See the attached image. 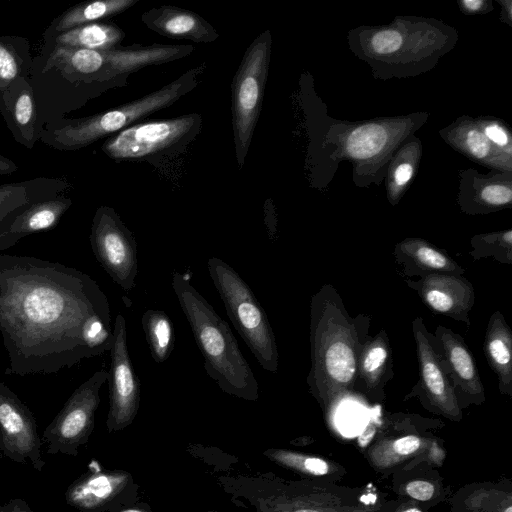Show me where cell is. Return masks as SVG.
I'll list each match as a JSON object with an SVG mask.
<instances>
[{
    "mask_svg": "<svg viewBox=\"0 0 512 512\" xmlns=\"http://www.w3.org/2000/svg\"><path fill=\"white\" fill-rule=\"evenodd\" d=\"M470 255L474 261L491 257L499 263L511 265L512 230L474 236Z\"/></svg>",
    "mask_w": 512,
    "mask_h": 512,
    "instance_id": "f1b7e54d",
    "label": "cell"
},
{
    "mask_svg": "<svg viewBox=\"0 0 512 512\" xmlns=\"http://www.w3.org/2000/svg\"><path fill=\"white\" fill-rule=\"evenodd\" d=\"M210 277L229 319L258 363L277 373L279 354L269 319L249 285L226 262L211 257L207 262Z\"/></svg>",
    "mask_w": 512,
    "mask_h": 512,
    "instance_id": "8992f818",
    "label": "cell"
},
{
    "mask_svg": "<svg viewBox=\"0 0 512 512\" xmlns=\"http://www.w3.org/2000/svg\"><path fill=\"white\" fill-rule=\"evenodd\" d=\"M202 115L139 122L109 136L102 151L114 161L147 162L154 166L179 156L197 138Z\"/></svg>",
    "mask_w": 512,
    "mask_h": 512,
    "instance_id": "52a82bcc",
    "label": "cell"
},
{
    "mask_svg": "<svg viewBox=\"0 0 512 512\" xmlns=\"http://www.w3.org/2000/svg\"><path fill=\"white\" fill-rule=\"evenodd\" d=\"M263 455L276 465L308 478L329 476L339 471L337 465L322 457L285 448H268Z\"/></svg>",
    "mask_w": 512,
    "mask_h": 512,
    "instance_id": "484cf974",
    "label": "cell"
},
{
    "mask_svg": "<svg viewBox=\"0 0 512 512\" xmlns=\"http://www.w3.org/2000/svg\"><path fill=\"white\" fill-rule=\"evenodd\" d=\"M402 44V36L393 30H385L376 33L372 38V47L378 54H389L399 49Z\"/></svg>",
    "mask_w": 512,
    "mask_h": 512,
    "instance_id": "d6a6232c",
    "label": "cell"
},
{
    "mask_svg": "<svg viewBox=\"0 0 512 512\" xmlns=\"http://www.w3.org/2000/svg\"><path fill=\"white\" fill-rule=\"evenodd\" d=\"M0 512H34L27 502L21 498L10 499L3 505H0Z\"/></svg>",
    "mask_w": 512,
    "mask_h": 512,
    "instance_id": "74e56055",
    "label": "cell"
},
{
    "mask_svg": "<svg viewBox=\"0 0 512 512\" xmlns=\"http://www.w3.org/2000/svg\"><path fill=\"white\" fill-rule=\"evenodd\" d=\"M96 260L124 291L135 287L138 273L137 243L133 233L109 206L97 208L89 236Z\"/></svg>",
    "mask_w": 512,
    "mask_h": 512,
    "instance_id": "30bf717a",
    "label": "cell"
},
{
    "mask_svg": "<svg viewBox=\"0 0 512 512\" xmlns=\"http://www.w3.org/2000/svg\"><path fill=\"white\" fill-rule=\"evenodd\" d=\"M71 204L70 198H48L27 204L12 213L0 222V252L28 235L55 227Z\"/></svg>",
    "mask_w": 512,
    "mask_h": 512,
    "instance_id": "e0dca14e",
    "label": "cell"
},
{
    "mask_svg": "<svg viewBox=\"0 0 512 512\" xmlns=\"http://www.w3.org/2000/svg\"><path fill=\"white\" fill-rule=\"evenodd\" d=\"M141 323L153 360L165 362L175 346L174 326L170 317L164 311L148 309Z\"/></svg>",
    "mask_w": 512,
    "mask_h": 512,
    "instance_id": "4316f807",
    "label": "cell"
},
{
    "mask_svg": "<svg viewBox=\"0 0 512 512\" xmlns=\"http://www.w3.org/2000/svg\"><path fill=\"white\" fill-rule=\"evenodd\" d=\"M42 444L33 413L0 380V451L17 463L25 464L29 459L32 467L41 472L45 466Z\"/></svg>",
    "mask_w": 512,
    "mask_h": 512,
    "instance_id": "5bb4252c",
    "label": "cell"
},
{
    "mask_svg": "<svg viewBox=\"0 0 512 512\" xmlns=\"http://www.w3.org/2000/svg\"><path fill=\"white\" fill-rule=\"evenodd\" d=\"M466 142L470 152L477 158L484 157L490 148L487 137L476 130L469 131Z\"/></svg>",
    "mask_w": 512,
    "mask_h": 512,
    "instance_id": "8d00e7d4",
    "label": "cell"
},
{
    "mask_svg": "<svg viewBox=\"0 0 512 512\" xmlns=\"http://www.w3.org/2000/svg\"><path fill=\"white\" fill-rule=\"evenodd\" d=\"M431 442L415 434L390 439L385 438L369 451V460L375 468L384 470L401 464L425 451L430 453L432 462L439 465L444 458V452L435 441L429 447L428 445Z\"/></svg>",
    "mask_w": 512,
    "mask_h": 512,
    "instance_id": "603a6c76",
    "label": "cell"
},
{
    "mask_svg": "<svg viewBox=\"0 0 512 512\" xmlns=\"http://www.w3.org/2000/svg\"><path fill=\"white\" fill-rule=\"evenodd\" d=\"M488 365L498 379L501 394L512 396V332L500 311L489 318L483 345Z\"/></svg>",
    "mask_w": 512,
    "mask_h": 512,
    "instance_id": "44dd1931",
    "label": "cell"
},
{
    "mask_svg": "<svg viewBox=\"0 0 512 512\" xmlns=\"http://www.w3.org/2000/svg\"><path fill=\"white\" fill-rule=\"evenodd\" d=\"M482 199L491 205H504L511 202V189L503 185H491L481 193Z\"/></svg>",
    "mask_w": 512,
    "mask_h": 512,
    "instance_id": "836d02e7",
    "label": "cell"
},
{
    "mask_svg": "<svg viewBox=\"0 0 512 512\" xmlns=\"http://www.w3.org/2000/svg\"><path fill=\"white\" fill-rule=\"evenodd\" d=\"M139 0H98L75 5L65 11L54 24L58 34L75 27L98 22L133 7Z\"/></svg>",
    "mask_w": 512,
    "mask_h": 512,
    "instance_id": "d4e9b609",
    "label": "cell"
},
{
    "mask_svg": "<svg viewBox=\"0 0 512 512\" xmlns=\"http://www.w3.org/2000/svg\"><path fill=\"white\" fill-rule=\"evenodd\" d=\"M405 282L431 311L470 325L469 314L474 305L475 290L464 276L430 274Z\"/></svg>",
    "mask_w": 512,
    "mask_h": 512,
    "instance_id": "9a60e30c",
    "label": "cell"
},
{
    "mask_svg": "<svg viewBox=\"0 0 512 512\" xmlns=\"http://www.w3.org/2000/svg\"><path fill=\"white\" fill-rule=\"evenodd\" d=\"M442 365L458 395L474 404L485 400L484 387L474 357L463 338L451 329L438 325L432 335Z\"/></svg>",
    "mask_w": 512,
    "mask_h": 512,
    "instance_id": "2e32d148",
    "label": "cell"
},
{
    "mask_svg": "<svg viewBox=\"0 0 512 512\" xmlns=\"http://www.w3.org/2000/svg\"><path fill=\"white\" fill-rule=\"evenodd\" d=\"M125 32L114 23L95 22L75 27L56 36V46L89 50L119 47Z\"/></svg>",
    "mask_w": 512,
    "mask_h": 512,
    "instance_id": "cb8c5ba5",
    "label": "cell"
},
{
    "mask_svg": "<svg viewBox=\"0 0 512 512\" xmlns=\"http://www.w3.org/2000/svg\"><path fill=\"white\" fill-rule=\"evenodd\" d=\"M463 4L470 10H477L481 7L482 5V1H478V0H469V1H464Z\"/></svg>",
    "mask_w": 512,
    "mask_h": 512,
    "instance_id": "7bdbcfd3",
    "label": "cell"
},
{
    "mask_svg": "<svg viewBox=\"0 0 512 512\" xmlns=\"http://www.w3.org/2000/svg\"><path fill=\"white\" fill-rule=\"evenodd\" d=\"M26 42L16 37L0 38V95L28 73L30 55Z\"/></svg>",
    "mask_w": 512,
    "mask_h": 512,
    "instance_id": "83f0119b",
    "label": "cell"
},
{
    "mask_svg": "<svg viewBox=\"0 0 512 512\" xmlns=\"http://www.w3.org/2000/svg\"><path fill=\"white\" fill-rule=\"evenodd\" d=\"M36 202L24 183L0 186V222L27 204Z\"/></svg>",
    "mask_w": 512,
    "mask_h": 512,
    "instance_id": "1f68e13d",
    "label": "cell"
},
{
    "mask_svg": "<svg viewBox=\"0 0 512 512\" xmlns=\"http://www.w3.org/2000/svg\"><path fill=\"white\" fill-rule=\"evenodd\" d=\"M110 359L106 427L109 433H115L132 424L139 411L141 395V384L128 351L126 320L121 314L116 316L113 326Z\"/></svg>",
    "mask_w": 512,
    "mask_h": 512,
    "instance_id": "7c38bea8",
    "label": "cell"
},
{
    "mask_svg": "<svg viewBox=\"0 0 512 512\" xmlns=\"http://www.w3.org/2000/svg\"><path fill=\"white\" fill-rule=\"evenodd\" d=\"M0 108L15 138L32 148L35 142L36 107L33 91L25 78L13 82L0 95Z\"/></svg>",
    "mask_w": 512,
    "mask_h": 512,
    "instance_id": "7402d4cb",
    "label": "cell"
},
{
    "mask_svg": "<svg viewBox=\"0 0 512 512\" xmlns=\"http://www.w3.org/2000/svg\"><path fill=\"white\" fill-rule=\"evenodd\" d=\"M396 264L404 276L418 278L430 274H454L463 276L460 266L446 251L419 238H406L393 251Z\"/></svg>",
    "mask_w": 512,
    "mask_h": 512,
    "instance_id": "d6986e66",
    "label": "cell"
},
{
    "mask_svg": "<svg viewBox=\"0 0 512 512\" xmlns=\"http://www.w3.org/2000/svg\"><path fill=\"white\" fill-rule=\"evenodd\" d=\"M393 376V357L389 338L384 329L363 341L357 364V382L371 398L385 397L384 388Z\"/></svg>",
    "mask_w": 512,
    "mask_h": 512,
    "instance_id": "ffe728a7",
    "label": "cell"
},
{
    "mask_svg": "<svg viewBox=\"0 0 512 512\" xmlns=\"http://www.w3.org/2000/svg\"><path fill=\"white\" fill-rule=\"evenodd\" d=\"M402 512H421V510H419L418 508H415V507H411Z\"/></svg>",
    "mask_w": 512,
    "mask_h": 512,
    "instance_id": "ee69618b",
    "label": "cell"
},
{
    "mask_svg": "<svg viewBox=\"0 0 512 512\" xmlns=\"http://www.w3.org/2000/svg\"><path fill=\"white\" fill-rule=\"evenodd\" d=\"M0 335L6 374H56L110 351V304L74 267L0 254Z\"/></svg>",
    "mask_w": 512,
    "mask_h": 512,
    "instance_id": "6da1fadb",
    "label": "cell"
},
{
    "mask_svg": "<svg viewBox=\"0 0 512 512\" xmlns=\"http://www.w3.org/2000/svg\"><path fill=\"white\" fill-rule=\"evenodd\" d=\"M115 512H154L149 504L137 502L133 505L124 507L120 510H117Z\"/></svg>",
    "mask_w": 512,
    "mask_h": 512,
    "instance_id": "b9f144b4",
    "label": "cell"
},
{
    "mask_svg": "<svg viewBox=\"0 0 512 512\" xmlns=\"http://www.w3.org/2000/svg\"><path fill=\"white\" fill-rule=\"evenodd\" d=\"M413 168L410 164L403 163L395 171L394 178L398 185L408 182L412 176Z\"/></svg>",
    "mask_w": 512,
    "mask_h": 512,
    "instance_id": "ab89813d",
    "label": "cell"
},
{
    "mask_svg": "<svg viewBox=\"0 0 512 512\" xmlns=\"http://www.w3.org/2000/svg\"><path fill=\"white\" fill-rule=\"evenodd\" d=\"M485 136L501 146L506 145L508 142V137L505 131L497 125L488 126L485 129Z\"/></svg>",
    "mask_w": 512,
    "mask_h": 512,
    "instance_id": "f35d334b",
    "label": "cell"
},
{
    "mask_svg": "<svg viewBox=\"0 0 512 512\" xmlns=\"http://www.w3.org/2000/svg\"><path fill=\"white\" fill-rule=\"evenodd\" d=\"M406 494L418 501H428L435 493L434 485L426 480H413L405 486Z\"/></svg>",
    "mask_w": 512,
    "mask_h": 512,
    "instance_id": "e575fe53",
    "label": "cell"
},
{
    "mask_svg": "<svg viewBox=\"0 0 512 512\" xmlns=\"http://www.w3.org/2000/svg\"><path fill=\"white\" fill-rule=\"evenodd\" d=\"M142 23L153 32L168 38L211 43L220 34L199 14L171 5L153 7L141 15Z\"/></svg>",
    "mask_w": 512,
    "mask_h": 512,
    "instance_id": "ac0fdd59",
    "label": "cell"
},
{
    "mask_svg": "<svg viewBox=\"0 0 512 512\" xmlns=\"http://www.w3.org/2000/svg\"><path fill=\"white\" fill-rule=\"evenodd\" d=\"M474 512H512V497L497 489L476 490L467 500Z\"/></svg>",
    "mask_w": 512,
    "mask_h": 512,
    "instance_id": "4dcf8cb0",
    "label": "cell"
},
{
    "mask_svg": "<svg viewBox=\"0 0 512 512\" xmlns=\"http://www.w3.org/2000/svg\"><path fill=\"white\" fill-rule=\"evenodd\" d=\"M17 169L18 167L13 161L0 155V175L12 173Z\"/></svg>",
    "mask_w": 512,
    "mask_h": 512,
    "instance_id": "60d3db41",
    "label": "cell"
},
{
    "mask_svg": "<svg viewBox=\"0 0 512 512\" xmlns=\"http://www.w3.org/2000/svg\"><path fill=\"white\" fill-rule=\"evenodd\" d=\"M139 485L122 469H104L92 461L66 489V503L79 512H115L139 502Z\"/></svg>",
    "mask_w": 512,
    "mask_h": 512,
    "instance_id": "8fae6325",
    "label": "cell"
},
{
    "mask_svg": "<svg viewBox=\"0 0 512 512\" xmlns=\"http://www.w3.org/2000/svg\"><path fill=\"white\" fill-rule=\"evenodd\" d=\"M172 288L203 356L208 376L223 392L256 401L258 382L227 322L182 274H172Z\"/></svg>",
    "mask_w": 512,
    "mask_h": 512,
    "instance_id": "3957f363",
    "label": "cell"
},
{
    "mask_svg": "<svg viewBox=\"0 0 512 512\" xmlns=\"http://www.w3.org/2000/svg\"><path fill=\"white\" fill-rule=\"evenodd\" d=\"M206 512H223V511H206Z\"/></svg>",
    "mask_w": 512,
    "mask_h": 512,
    "instance_id": "f6af8a7d",
    "label": "cell"
},
{
    "mask_svg": "<svg viewBox=\"0 0 512 512\" xmlns=\"http://www.w3.org/2000/svg\"><path fill=\"white\" fill-rule=\"evenodd\" d=\"M220 487L233 503L255 512H361L334 488L311 480H286L272 472L222 475Z\"/></svg>",
    "mask_w": 512,
    "mask_h": 512,
    "instance_id": "277c9868",
    "label": "cell"
},
{
    "mask_svg": "<svg viewBox=\"0 0 512 512\" xmlns=\"http://www.w3.org/2000/svg\"><path fill=\"white\" fill-rule=\"evenodd\" d=\"M387 140L385 129L376 124H368L356 128L349 135L347 150L358 159L371 158L379 153Z\"/></svg>",
    "mask_w": 512,
    "mask_h": 512,
    "instance_id": "f546056e",
    "label": "cell"
},
{
    "mask_svg": "<svg viewBox=\"0 0 512 512\" xmlns=\"http://www.w3.org/2000/svg\"><path fill=\"white\" fill-rule=\"evenodd\" d=\"M363 341L358 323L349 315L338 291L332 284H324L311 298L307 384L328 415L355 388Z\"/></svg>",
    "mask_w": 512,
    "mask_h": 512,
    "instance_id": "7a4b0ae2",
    "label": "cell"
},
{
    "mask_svg": "<svg viewBox=\"0 0 512 512\" xmlns=\"http://www.w3.org/2000/svg\"><path fill=\"white\" fill-rule=\"evenodd\" d=\"M412 331L419 380L407 396L415 394L436 413L454 421L461 420L462 412L455 389L442 365L432 334L428 332L422 317L413 320Z\"/></svg>",
    "mask_w": 512,
    "mask_h": 512,
    "instance_id": "4fadbf2b",
    "label": "cell"
},
{
    "mask_svg": "<svg viewBox=\"0 0 512 512\" xmlns=\"http://www.w3.org/2000/svg\"><path fill=\"white\" fill-rule=\"evenodd\" d=\"M207 70L206 62L200 63L177 79L143 97L110 110L73 120L50 134V143L61 150H77L111 136L149 115L172 106L194 90Z\"/></svg>",
    "mask_w": 512,
    "mask_h": 512,
    "instance_id": "5b68a950",
    "label": "cell"
},
{
    "mask_svg": "<svg viewBox=\"0 0 512 512\" xmlns=\"http://www.w3.org/2000/svg\"><path fill=\"white\" fill-rule=\"evenodd\" d=\"M381 423V410L380 406L377 405L371 413L369 422L358 437V443L362 448L366 447L370 443Z\"/></svg>",
    "mask_w": 512,
    "mask_h": 512,
    "instance_id": "d590c367",
    "label": "cell"
},
{
    "mask_svg": "<svg viewBox=\"0 0 512 512\" xmlns=\"http://www.w3.org/2000/svg\"><path fill=\"white\" fill-rule=\"evenodd\" d=\"M271 55V34L266 30L247 47L231 84L235 157L242 169L258 122Z\"/></svg>",
    "mask_w": 512,
    "mask_h": 512,
    "instance_id": "ba28073f",
    "label": "cell"
},
{
    "mask_svg": "<svg viewBox=\"0 0 512 512\" xmlns=\"http://www.w3.org/2000/svg\"><path fill=\"white\" fill-rule=\"evenodd\" d=\"M107 379L108 371L102 368L73 391L43 432L41 439L47 444L48 454H79V448L89 441L94 430L100 390Z\"/></svg>",
    "mask_w": 512,
    "mask_h": 512,
    "instance_id": "9c48e42d",
    "label": "cell"
}]
</instances>
